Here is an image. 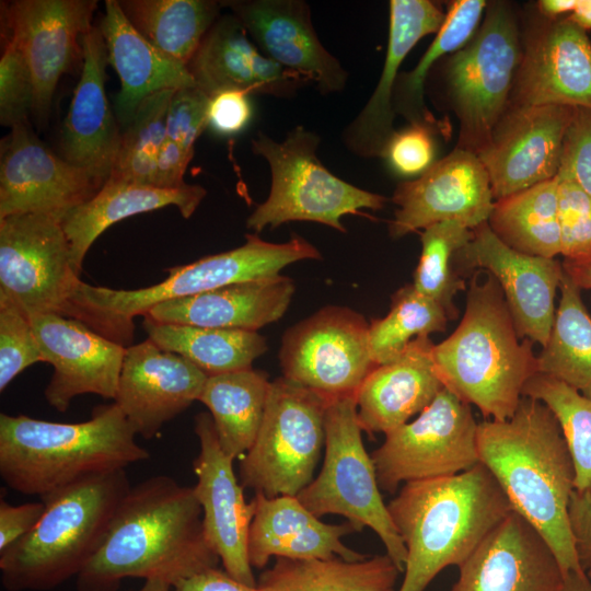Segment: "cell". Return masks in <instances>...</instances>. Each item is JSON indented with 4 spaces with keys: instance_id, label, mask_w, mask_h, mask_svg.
Wrapping results in <instances>:
<instances>
[{
    "instance_id": "cell-1",
    "label": "cell",
    "mask_w": 591,
    "mask_h": 591,
    "mask_svg": "<svg viewBox=\"0 0 591 591\" xmlns=\"http://www.w3.org/2000/svg\"><path fill=\"white\" fill-rule=\"evenodd\" d=\"M219 560L206 538L194 488L157 475L131 486L76 586L118 591L123 580L140 578L173 587Z\"/></svg>"
},
{
    "instance_id": "cell-2",
    "label": "cell",
    "mask_w": 591,
    "mask_h": 591,
    "mask_svg": "<svg viewBox=\"0 0 591 591\" xmlns=\"http://www.w3.org/2000/svg\"><path fill=\"white\" fill-rule=\"evenodd\" d=\"M479 462L496 478L513 511L545 540L565 575L586 572L569 522L575 470L561 427L541 401L522 396L507 420L477 427Z\"/></svg>"
},
{
    "instance_id": "cell-3",
    "label": "cell",
    "mask_w": 591,
    "mask_h": 591,
    "mask_svg": "<svg viewBox=\"0 0 591 591\" xmlns=\"http://www.w3.org/2000/svg\"><path fill=\"white\" fill-rule=\"evenodd\" d=\"M387 509L407 552L398 591H425L449 566H462L513 511L480 462L452 476L402 486Z\"/></svg>"
},
{
    "instance_id": "cell-4",
    "label": "cell",
    "mask_w": 591,
    "mask_h": 591,
    "mask_svg": "<svg viewBox=\"0 0 591 591\" xmlns=\"http://www.w3.org/2000/svg\"><path fill=\"white\" fill-rule=\"evenodd\" d=\"M118 405H99L74 424L0 414V476L8 487L43 497L83 477L149 459Z\"/></svg>"
},
{
    "instance_id": "cell-5",
    "label": "cell",
    "mask_w": 591,
    "mask_h": 591,
    "mask_svg": "<svg viewBox=\"0 0 591 591\" xmlns=\"http://www.w3.org/2000/svg\"><path fill=\"white\" fill-rule=\"evenodd\" d=\"M475 270L463 317L433 347L445 387L474 405L484 420L511 418L526 382L538 372L533 341L521 339L497 280Z\"/></svg>"
},
{
    "instance_id": "cell-6",
    "label": "cell",
    "mask_w": 591,
    "mask_h": 591,
    "mask_svg": "<svg viewBox=\"0 0 591 591\" xmlns=\"http://www.w3.org/2000/svg\"><path fill=\"white\" fill-rule=\"evenodd\" d=\"M131 488L126 468L83 477L43 497L35 528L0 553L7 591H46L77 577Z\"/></svg>"
},
{
    "instance_id": "cell-7",
    "label": "cell",
    "mask_w": 591,
    "mask_h": 591,
    "mask_svg": "<svg viewBox=\"0 0 591 591\" xmlns=\"http://www.w3.org/2000/svg\"><path fill=\"white\" fill-rule=\"evenodd\" d=\"M320 258V251L298 234H292L287 242L271 243L256 233H248L243 245L170 267L164 280L149 287L124 290L81 281L72 303L78 321L128 347L134 334V317L143 316L160 302L273 277L292 263Z\"/></svg>"
},
{
    "instance_id": "cell-8",
    "label": "cell",
    "mask_w": 591,
    "mask_h": 591,
    "mask_svg": "<svg viewBox=\"0 0 591 591\" xmlns=\"http://www.w3.org/2000/svg\"><path fill=\"white\" fill-rule=\"evenodd\" d=\"M321 138L298 126L282 141L258 131L252 151L263 157L271 172L267 199L246 220L255 233L289 221H312L346 232L341 218L379 210L386 197L354 186L335 176L316 155Z\"/></svg>"
},
{
    "instance_id": "cell-9",
    "label": "cell",
    "mask_w": 591,
    "mask_h": 591,
    "mask_svg": "<svg viewBox=\"0 0 591 591\" xmlns=\"http://www.w3.org/2000/svg\"><path fill=\"white\" fill-rule=\"evenodd\" d=\"M470 42L445 62V90L460 123L456 148L478 154L506 112L520 63L517 14L505 1L490 2Z\"/></svg>"
},
{
    "instance_id": "cell-10",
    "label": "cell",
    "mask_w": 591,
    "mask_h": 591,
    "mask_svg": "<svg viewBox=\"0 0 591 591\" xmlns=\"http://www.w3.org/2000/svg\"><path fill=\"white\" fill-rule=\"evenodd\" d=\"M361 432L355 396L331 398L325 414L321 472L297 497L318 518L337 514L360 532L370 528L380 537L386 555L404 572L406 547L383 502Z\"/></svg>"
},
{
    "instance_id": "cell-11",
    "label": "cell",
    "mask_w": 591,
    "mask_h": 591,
    "mask_svg": "<svg viewBox=\"0 0 591 591\" xmlns=\"http://www.w3.org/2000/svg\"><path fill=\"white\" fill-rule=\"evenodd\" d=\"M329 401L285 376L271 381L262 425L240 464L241 485L268 498L298 496L325 448Z\"/></svg>"
},
{
    "instance_id": "cell-12",
    "label": "cell",
    "mask_w": 591,
    "mask_h": 591,
    "mask_svg": "<svg viewBox=\"0 0 591 591\" xmlns=\"http://www.w3.org/2000/svg\"><path fill=\"white\" fill-rule=\"evenodd\" d=\"M79 277L60 218L18 213L0 219V303L30 320L40 314L76 320Z\"/></svg>"
},
{
    "instance_id": "cell-13",
    "label": "cell",
    "mask_w": 591,
    "mask_h": 591,
    "mask_svg": "<svg viewBox=\"0 0 591 591\" xmlns=\"http://www.w3.org/2000/svg\"><path fill=\"white\" fill-rule=\"evenodd\" d=\"M477 427L471 405L444 387L416 419L386 433L371 453L380 489L394 494L402 483L472 468L479 463Z\"/></svg>"
},
{
    "instance_id": "cell-14",
    "label": "cell",
    "mask_w": 591,
    "mask_h": 591,
    "mask_svg": "<svg viewBox=\"0 0 591 591\" xmlns=\"http://www.w3.org/2000/svg\"><path fill=\"white\" fill-rule=\"evenodd\" d=\"M369 325L347 306L322 308L285 332L279 350L282 376L328 398L355 396L376 367Z\"/></svg>"
},
{
    "instance_id": "cell-15",
    "label": "cell",
    "mask_w": 591,
    "mask_h": 591,
    "mask_svg": "<svg viewBox=\"0 0 591 591\" xmlns=\"http://www.w3.org/2000/svg\"><path fill=\"white\" fill-rule=\"evenodd\" d=\"M521 43L509 105L591 108V40L584 30L567 18L538 13L526 23Z\"/></svg>"
},
{
    "instance_id": "cell-16",
    "label": "cell",
    "mask_w": 591,
    "mask_h": 591,
    "mask_svg": "<svg viewBox=\"0 0 591 591\" xmlns=\"http://www.w3.org/2000/svg\"><path fill=\"white\" fill-rule=\"evenodd\" d=\"M456 268L465 278L475 270L490 274L500 286L518 336L547 344L563 263L518 252L505 244L487 222L473 229L472 240L456 253Z\"/></svg>"
},
{
    "instance_id": "cell-17",
    "label": "cell",
    "mask_w": 591,
    "mask_h": 591,
    "mask_svg": "<svg viewBox=\"0 0 591 591\" xmlns=\"http://www.w3.org/2000/svg\"><path fill=\"white\" fill-rule=\"evenodd\" d=\"M576 107L508 105L477 157L495 201L554 178Z\"/></svg>"
},
{
    "instance_id": "cell-18",
    "label": "cell",
    "mask_w": 591,
    "mask_h": 591,
    "mask_svg": "<svg viewBox=\"0 0 591 591\" xmlns=\"http://www.w3.org/2000/svg\"><path fill=\"white\" fill-rule=\"evenodd\" d=\"M0 149V219L44 213L62 220L103 186L84 170L51 152L27 121L12 127Z\"/></svg>"
},
{
    "instance_id": "cell-19",
    "label": "cell",
    "mask_w": 591,
    "mask_h": 591,
    "mask_svg": "<svg viewBox=\"0 0 591 591\" xmlns=\"http://www.w3.org/2000/svg\"><path fill=\"white\" fill-rule=\"evenodd\" d=\"M392 201L397 206L389 224L393 239L443 221L473 230L488 221L495 204L485 166L457 148L415 179L401 182Z\"/></svg>"
},
{
    "instance_id": "cell-20",
    "label": "cell",
    "mask_w": 591,
    "mask_h": 591,
    "mask_svg": "<svg viewBox=\"0 0 591 591\" xmlns=\"http://www.w3.org/2000/svg\"><path fill=\"white\" fill-rule=\"evenodd\" d=\"M96 5L95 0H15L4 7L7 39L23 54L33 76L38 125L47 121L59 79L82 50Z\"/></svg>"
},
{
    "instance_id": "cell-21",
    "label": "cell",
    "mask_w": 591,
    "mask_h": 591,
    "mask_svg": "<svg viewBox=\"0 0 591 591\" xmlns=\"http://www.w3.org/2000/svg\"><path fill=\"white\" fill-rule=\"evenodd\" d=\"M199 453L193 462L197 482L193 487L201 507L207 541L220 558L223 570L234 579L256 587L247 556V538L254 514L243 486L233 470V459L221 448L210 414L195 417Z\"/></svg>"
},
{
    "instance_id": "cell-22",
    "label": "cell",
    "mask_w": 591,
    "mask_h": 591,
    "mask_svg": "<svg viewBox=\"0 0 591 591\" xmlns=\"http://www.w3.org/2000/svg\"><path fill=\"white\" fill-rule=\"evenodd\" d=\"M31 323L45 362L54 368L44 391L51 407L63 413L83 394L114 401L127 347L58 314L35 315Z\"/></svg>"
},
{
    "instance_id": "cell-23",
    "label": "cell",
    "mask_w": 591,
    "mask_h": 591,
    "mask_svg": "<svg viewBox=\"0 0 591 591\" xmlns=\"http://www.w3.org/2000/svg\"><path fill=\"white\" fill-rule=\"evenodd\" d=\"M207 378L182 356L147 338L126 348L114 402L137 434L152 439L199 401Z\"/></svg>"
},
{
    "instance_id": "cell-24",
    "label": "cell",
    "mask_w": 591,
    "mask_h": 591,
    "mask_svg": "<svg viewBox=\"0 0 591 591\" xmlns=\"http://www.w3.org/2000/svg\"><path fill=\"white\" fill-rule=\"evenodd\" d=\"M268 58L315 83L321 93L345 89L348 73L320 42L311 11L301 0L223 1Z\"/></svg>"
},
{
    "instance_id": "cell-25",
    "label": "cell",
    "mask_w": 591,
    "mask_h": 591,
    "mask_svg": "<svg viewBox=\"0 0 591 591\" xmlns=\"http://www.w3.org/2000/svg\"><path fill=\"white\" fill-rule=\"evenodd\" d=\"M449 591H558L565 575L540 533L512 511L459 567Z\"/></svg>"
},
{
    "instance_id": "cell-26",
    "label": "cell",
    "mask_w": 591,
    "mask_h": 591,
    "mask_svg": "<svg viewBox=\"0 0 591 591\" xmlns=\"http://www.w3.org/2000/svg\"><path fill=\"white\" fill-rule=\"evenodd\" d=\"M83 65L61 134L63 159L102 185L115 165L121 136L105 94L107 49L99 27L81 39Z\"/></svg>"
},
{
    "instance_id": "cell-27",
    "label": "cell",
    "mask_w": 591,
    "mask_h": 591,
    "mask_svg": "<svg viewBox=\"0 0 591 591\" xmlns=\"http://www.w3.org/2000/svg\"><path fill=\"white\" fill-rule=\"evenodd\" d=\"M445 13L430 0H391L389 40L378 84L364 107L343 132L345 146L362 158L382 157L395 134L394 91L399 67L413 47L437 33Z\"/></svg>"
},
{
    "instance_id": "cell-28",
    "label": "cell",
    "mask_w": 591,
    "mask_h": 591,
    "mask_svg": "<svg viewBox=\"0 0 591 591\" xmlns=\"http://www.w3.org/2000/svg\"><path fill=\"white\" fill-rule=\"evenodd\" d=\"M254 514L247 538V556L253 568H264L271 557L289 559H327L348 561L368 558L344 544L343 538L360 532L352 523L321 521L297 496L268 498L255 493Z\"/></svg>"
},
{
    "instance_id": "cell-29",
    "label": "cell",
    "mask_w": 591,
    "mask_h": 591,
    "mask_svg": "<svg viewBox=\"0 0 591 591\" xmlns=\"http://www.w3.org/2000/svg\"><path fill=\"white\" fill-rule=\"evenodd\" d=\"M233 15L218 18L187 65L197 88L211 96L223 90L290 96L306 83L265 56Z\"/></svg>"
},
{
    "instance_id": "cell-30",
    "label": "cell",
    "mask_w": 591,
    "mask_h": 591,
    "mask_svg": "<svg viewBox=\"0 0 591 591\" xmlns=\"http://www.w3.org/2000/svg\"><path fill=\"white\" fill-rule=\"evenodd\" d=\"M433 347L429 336L417 337L368 374L355 395L362 431L389 433L420 414L445 387Z\"/></svg>"
},
{
    "instance_id": "cell-31",
    "label": "cell",
    "mask_w": 591,
    "mask_h": 591,
    "mask_svg": "<svg viewBox=\"0 0 591 591\" xmlns=\"http://www.w3.org/2000/svg\"><path fill=\"white\" fill-rule=\"evenodd\" d=\"M294 291L293 280L279 274L163 301L143 316L160 323L257 332L282 317Z\"/></svg>"
},
{
    "instance_id": "cell-32",
    "label": "cell",
    "mask_w": 591,
    "mask_h": 591,
    "mask_svg": "<svg viewBox=\"0 0 591 591\" xmlns=\"http://www.w3.org/2000/svg\"><path fill=\"white\" fill-rule=\"evenodd\" d=\"M100 31L107 61L120 80L115 114L127 126L141 102L163 90L197 86L187 66L150 44L128 21L117 0L105 1Z\"/></svg>"
},
{
    "instance_id": "cell-33",
    "label": "cell",
    "mask_w": 591,
    "mask_h": 591,
    "mask_svg": "<svg viewBox=\"0 0 591 591\" xmlns=\"http://www.w3.org/2000/svg\"><path fill=\"white\" fill-rule=\"evenodd\" d=\"M206 195L207 190L199 185L164 189L108 178L95 196L70 210L61 220L77 274L80 276L88 251L108 227L169 206L176 207L182 217L188 219Z\"/></svg>"
},
{
    "instance_id": "cell-34",
    "label": "cell",
    "mask_w": 591,
    "mask_h": 591,
    "mask_svg": "<svg viewBox=\"0 0 591 591\" xmlns=\"http://www.w3.org/2000/svg\"><path fill=\"white\" fill-rule=\"evenodd\" d=\"M270 381L266 372L245 369L207 378L200 394L219 443L233 460L252 447L265 413Z\"/></svg>"
},
{
    "instance_id": "cell-35",
    "label": "cell",
    "mask_w": 591,
    "mask_h": 591,
    "mask_svg": "<svg viewBox=\"0 0 591 591\" xmlns=\"http://www.w3.org/2000/svg\"><path fill=\"white\" fill-rule=\"evenodd\" d=\"M401 571L385 555L358 561L277 558L262 572L259 591H387Z\"/></svg>"
},
{
    "instance_id": "cell-36",
    "label": "cell",
    "mask_w": 591,
    "mask_h": 591,
    "mask_svg": "<svg viewBox=\"0 0 591 591\" xmlns=\"http://www.w3.org/2000/svg\"><path fill=\"white\" fill-rule=\"evenodd\" d=\"M143 317L142 326L150 340L182 356L208 376L251 369L268 348L258 332L160 323Z\"/></svg>"
},
{
    "instance_id": "cell-37",
    "label": "cell",
    "mask_w": 591,
    "mask_h": 591,
    "mask_svg": "<svg viewBox=\"0 0 591 591\" xmlns=\"http://www.w3.org/2000/svg\"><path fill=\"white\" fill-rule=\"evenodd\" d=\"M558 177L496 200L488 218L493 232L509 247L533 256L561 254Z\"/></svg>"
},
{
    "instance_id": "cell-38",
    "label": "cell",
    "mask_w": 591,
    "mask_h": 591,
    "mask_svg": "<svg viewBox=\"0 0 591 591\" xmlns=\"http://www.w3.org/2000/svg\"><path fill=\"white\" fill-rule=\"evenodd\" d=\"M131 25L154 47L186 66L218 20L212 0H119Z\"/></svg>"
},
{
    "instance_id": "cell-39",
    "label": "cell",
    "mask_w": 591,
    "mask_h": 591,
    "mask_svg": "<svg viewBox=\"0 0 591 591\" xmlns=\"http://www.w3.org/2000/svg\"><path fill=\"white\" fill-rule=\"evenodd\" d=\"M559 290V305L547 344L537 356V370L591 399V316L581 289L565 270Z\"/></svg>"
},
{
    "instance_id": "cell-40",
    "label": "cell",
    "mask_w": 591,
    "mask_h": 591,
    "mask_svg": "<svg viewBox=\"0 0 591 591\" xmlns=\"http://www.w3.org/2000/svg\"><path fill=\"white\" fill-rule=\"evenodd\" d=\"M487 5L485 0L451 1L441 27L416 67L398 76L393 99L394 109L409 124L431 127L438 124L425 104L426 78L442 56L457 51L470 42Z\"/></svg>"
},
{
    "instance_id": "cell-41",
    "label": "cell",
    "mask_w": 591,
    "mask_h": 591,
    "mask_svg": "<svg viewBox=\"0 0 591 591\" xmlns=\"http://www.w3.org/2000/svg\"><path fill=\"white\" fill-rule=\"evenodd\" d=\"M449 321L439 303L419 292L413 283L405 285L392 294L389 313L369 325L370 350L375 364L392 361L417 337L444 332Z\"/></svg>"
},
{
    "instance_id": "cell-42",
    "label": "cell",
    "mask_w": 591,
    "mask_h": 591,
    "mask_svg": "<svg viewBox=\"0 0 591 591\" xmlns=\"http://www.w3.org/2000/svg\"><path fill=\"white\" fill-rule=\"evenodd\" d=\"M473 237V230L456 221L431 224L420 232L421 254L414 273V287L439 303L450 321L459 315L456 294L465 289L456 253Z\"/></svg>"
},
{
    "instance_id": "cell-43",
    "label": "cell",
    "mask_w": 591,
    "mask_h": 591,
    "mask_svg": "<svg viewBox=\"0 0 591 591\" xmlns=\"http://www.w3.org/2000/svg\"><path fill=\"white\" fill-rule=\"evenodd\" d=\"M522 395L541 401L554 413L572 460L575 490L591 496V399L540 372L526 382Z\"/></svg>"
},
{
    "instance_id": "cell-44",
    "label": "cell",
    "mask_w": 591,
    "mask_h": 591,
    "mask_svg": "<svg viewBox=\"0 0 591 591\" xmlns=\"http://www.w3.org/2000/svg\"><path fill=\"white\" fill-rule=\"evenodd\" d=\"M174 90L146 97L121 136L108 178L153 186L158 154L166 140V115Z\"/></svg>"
},
{
    "instance_id": "cell-45",
    "label": "cell",
    "mask_w": 591,
    "mask_h": 591,
    "mask_svg": "<svg viewBox=\"0 0 591 591\" xmlns=\"http://www.w3.org/2000/svg\"><path fill=\"white\" fill-rule=\"evenodd\" d=\"M38 362H45V358L31 320L15 306L0 303V391Z\"/></svg>"
},
{
    "instance_id": "cell-46",
    "label": "cell",
    "mask_w": 591,
    "mask_h": 591,
    "mask_svg": "<svg viewBox=\"0 0 591 591\" xmlns=\"http://www.w3.org/2000/svg\"><path fill=\"white\" fill-rule=\"evenodd\" d=\"M35 100L28 63L18 47L7 39L0 60V123L14 127L27 121Z\"/></svg>"
},
{
    "instance_id": "cell-47",
    "label": "cell",
    "mask_w": 591,
    "mask_h": 591,
    "mask_svg": "<svg viewBox=\"0 0 591 591\" xmlns=\"http://www.w3.org/2000/svg\"><path fill=\"white\" fill-rule=\"evenodd\" d=\"M557 177L561 255L565 259L591 257V195L572 179Z\"/></svg>"
},
{
    "instance_id": "cell-48",
    "label": "cell",
    "mask_w": 591,
    "mask_h": 591,
    "mask_svg": "<svg viewBox=\"0 0 591 591\" xmlns=\"http://www.w3.org/2000/svg\"><path fill=\"white\" fill-rule=\"evenodd\" d=\"M432 132L433 127L422 124H409L396 130L382 158L394 173L404 177H418L436 162Z\"/></svg>"
},
{
    "instance_id": "cell-49",
    "label": "cell",
    "mask_w": 591,
    "mask_h": 591,
    "mask_svg": "<svg viewBox=\"0 0 591 591\" xmlns=\"http://www.w3.org/2000/svg\"><path fill=\"white\" fill-rule=\"evenodd\" d=\"M210 96L197 86L176 90L166 115V138L194 153V144L208 127Z\"/></svg>"
},
{
    "instance_id": "cell-50",
    "label": "cell",
    "mask_w": 591,
    "mask_h": 591,
    "mask_svg": "<svg viewBox=\"0 0 591 591\" xmlns=\"http://www.w3.org/2000/svg\"><path fill=\"white\" fill-rule=\"evenodd\" d=\"M557 175L572 179L591 195V108H575Z\"/></svg>"
},
{
    "instance_id": "cell-51",
    "label": "cell",
    "mask_w": 591,
    "mask_h": 591,
    "mask_svg": "<svg viewBox=\"0 0 591 591\" xmlns=\"http://www.w3.org/2000/svg\"><path fill=\"white\" fill-rule=\"evenodd\" d=\"M250 94L240 90H223L210 96L208 127L218 135L241 132L252 118Z\"/></svg>"
},
{
    "instance_id": "cell-52",
    "label": "cell",
    "mask_w": 591,
    "mask_h": 591,
    "mask_svg": "<svg viewBox=\"0 0 591 591\" xmlns=\"http://www.w3.org/2000/svg\"><path fill=\"white\" fill-rule=\"evenodd\" d=\"M45 511V503L26 502L18 506L0 500V553L30 533Z\"/></svg>"
},
{
    "instance_id": "cell-53",
    "label": "cell",
    "mask_w": 591,
    "mask_h": 591,
    "mask_svg": "<svg viewBox=\"0 0 591 591\" xmlns=\"http://www.w3.org/2000/svg\"><path fill=\"white\" fill-rule=\"evenodd\" d=\"M568 514L577 556L587 572L591 568V496L573 490Z\"/></svg>"
},
{
    "instance_id": "cell-54",
    "label": "cell",
    "mask_w": 591,
    "mask_h": 591,
    "mask_svg": "<svg viewBox=\"0 0 591 591\" xmlns=\"http://www.w3.org/2000/svg\"><path fill=\"white\" fill-rule=\"evenodd\" d=\"M193 155L194 153L166 138L157 158L152 185L164 189L185 187L187 184L183 176Z\"/></svg>"
},
{
    "instance_id": "cell-55",
    "label": "cell",
    "mask_w": 591,
    "mask_h": 591,
    "mask_svg": "<svg viewBox=\"0 0 591 591\" xmlns=\"http://www.w3.org/2000/svg\"><path fill=\"white\" fill-rule=\"evenodd\" d=\"M172 591H259L245 584L218 567L206 569L172 587Z\"/></svg>"
},
{
    "instance_id": "cell-56",
    "label": "cell",
    "mask_w": 591,
    "mask_h": 591,
    "mask_svg": "<svg viewBox=\"0 0 591 591\" xmlns=\"http://www.w3.org/2000/svg\"><path fill=\"white\" fill-rule=\"evenodd\" d=\"M565 273L580 289H591V257L583 259H564Z\"/></svg>"
},
{
    "instance_id": "cell-57",
    "label": "cell",
    "mask_w": 591,
    "mask_h": 591,
    "mask_svg": "<svg viewBox=\"0 0 591 591\" xmlns=\"http://www.w3.org/2000/svg\"><path fill=\"white\" fill-rule=\"evenodd\" d=\"M577 0H540L537 12L547 19H560L568 16L575 9Z\"/></svg>"
},
{
    "instance_id": "cell-58",
    "label": "cell",
    "mask_w": 591,
    "mask_h": 591,
    "mask_svg": "<svg viewBox=\"0 0 591 591\" xmlns=\"http://www.w3.org/2000/svg\"><path fill=\"white\" fill-rule=\"evenodd\" d=\"M566 18L584 31L591 30V0H577L573 11Z\"/></svg>"
},
{
    "instance_id": "cell-59",
    "label": "cell",
    "mask_w": 591,
    "mask_h": 591,
    "mask_svg": "<svg viewBox=\"0 0 591 591\" xmlns=\"http://www.w3.org/2000/svg\"><path fill=\"white\" fill-rule=\"evenodd\" d=\"M558 591H591V579L587 572H570Z\"/></svg>"
},
{
    "instance_id": "cell-60",
    "label": "cell",
    "mask_w": 591,
    "mask_h": 591,
    "mask_svg": "<svg viewBox=\"0 0 591 591\" xmlns=\"http://www.w3.org/2000/svg\"><path fill=\"white\" fill-rule=\"evenodd\" d=\"M137 591H172V587L161 580H147Z\"/></svg>"
},
{
    "instance_id": "cell-61",
    "label": "cell",
    "mask_w": 591,
    "mask_h": 591,
    "mask_svg": "<svg viewBox=\"0 0 591 591\" xmlns=\"http://www.w3.org/2000/svg\"><path fill=\"white\" fill-rule=\"evenodd\" d=\"M587 575H588L589 578L591 579V568H589V569L587 570Z\"/></svg>"
},
{
    "instance_id": "cell-62",
    "label": "cell",
    "mask_w": 591,
    "mask_h": 591,
    "mask_svg": "<svg viewBox=\"0 0 591 591\" xmlns=\"http://www.w3.org/2000/svg\"><path fill=\"white\" fill-rule=\"evenodd\" d=\"M387 591H394V590H393V589H390V590H387Z\"/></svg>"
}]
</instances>
